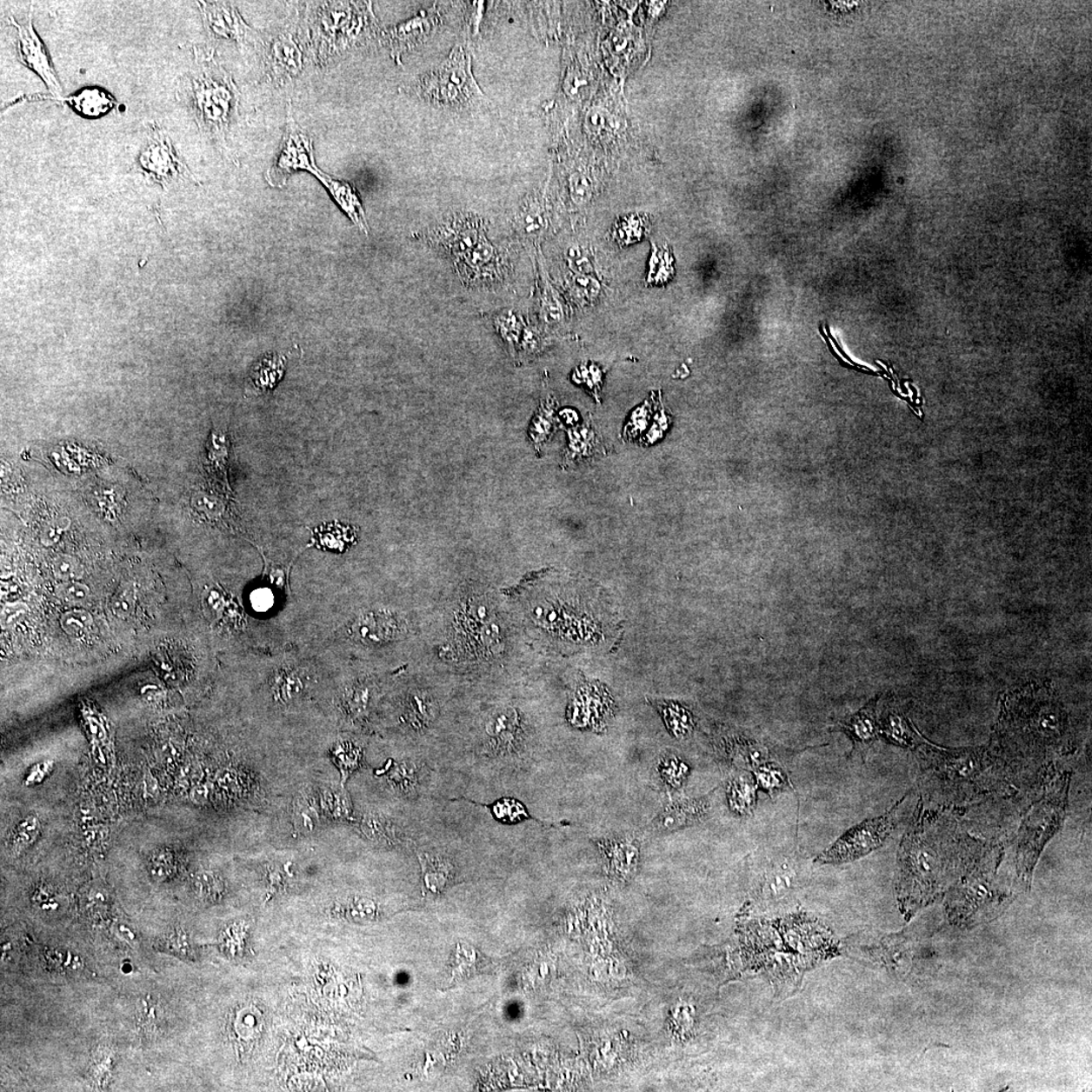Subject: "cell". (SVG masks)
I'll list each match as a JSON object with an SVG mask.
<instances>
[{
    "label": "cell",
    "mask_w": 1092,
    "mask_h": 1092,
    "mask_svg": "<svg viewBox=\"0 0 1092 1092\" xmlns=\"http://www.w3.org/2000/svg\"><path fill=\"white\" fill-rule=\"evenodd\" d=\"M949 845L930 819L916 815L898 854L897 899L905 916L927 907L944 891L951 860Z\"/></svg>",
    "instance_id": "obj_1"
},
{
    "label": "cell",
    "mask_w": 1092,
    "mask_h": 1092,
    "mask_svg": "<svg viewBox=\"0 0 1092 1092\" xmlns=\"http://www.w3.org/2000/svg\"><path fill=\"white\" fill-rule=\"evenodd\" d=\"M195 61L177 83L176 98L201 133L224 145L238 117L240 93L213 50L195 48Z\"/></svg>",
    "instance_id": "obj_2"
},
{
    "label": "cell",
    "mask_w": 1092,
    "mask_h": 1092,
    "mask_svg": "<svg viewBox=\"0 0 1092 1092\" xmlns=\"http://www.w3.org/2000/svg\"><path fill=\"white\" fill-rule=\"evenodd\" d=\"M410 91L428 103L454 108L468 107L483 97L471 72L470 55L463 46H456L436 70L416 80Z\"/></svg>",
    "instance_id": "obj_3"
},
{
    "label": "cell",
    "mask_w": 1092,
    "mask_h": 1092,
    "mask_svg": "<svg viewBox=\"0 0 1092 1092\" xmlns=\"http://www.w3.org/2000/svg\"><path fill=\"white\" fill-rule=\"evenodd\" d=\"M1069 781V775L1059 778L1023 822L1017 842V872L1028 882L1042 849L1062 822Z\"/></svg>",
    "instance_id": "obj_4"
},
{
    "label": "cell",
    "mask_w": 1092,
    "mask_h": 1092,
    "mask_svg": "<svg viewBox=\"0 0 1092 1092\" xmlns=\"http://www.w3.org/2000/svg\"><path fill=\"white\" fill-rule=\"evenodd\" d=\"M928 770L932 774L935 786L951 794L976 792L990 783L994 762L982 754L947 753L934 750L930 754Z\"/></svg>",
    "instance_id": "obj_5"
},
{
    "label": "cell",
    "mask_w": 1092,
    "mask_h": 1092,
    "mask_svg": "<svg viewBox=\"0 0 1092 1092\" xmlns=\"http://www.w3.org/2000/svg\"><path fill=\"white\" fill-rule=\"evenodd\" d=\"M897 802L896 806L885 815L876 818L869 819L847 831L845 835L840 837L834 845L819 855L815 860V863L818 864H842L858 860L864 856L872 853L884 845L889 839L893 831L896 829L899 823V816L901 811L899 808L903 802Z\"/></svg>",
    "instance_id": "obj_6"
},
{
    "label": "cell",
    "mask_w": 1092,
    "mask_h": 1092,
    "mask_svg": "<svg viewBox=\"0 0 1092 1092\" xmlns=\"http://www.w3.org/2000/svg\"><path fill=\"white\" fill-rule=\"evenodd\" d=\"M361 9L362 6L355 3H327L321 6L312 23L320 58L326 59L359 38L370 17V14H366L369 11Z\"/></svg>",
    "instance_id": "obj_7"
},
{
    "label": "cell",
    "mask_w": 1092,
    "mask_h": 1092,
    "mask_svg": "<svg viewBox=\"0 0 1092 1092\" xmlns=\"http://www.w3.org/2000/svg\"><path fill=\"white\" fill-rule=\"evenodd\" d=\"M486 237V221L471 213L452 214L421 234L422 240L428 246L450 259V262L463 256Z\"/></svg>",
    "instance_id": "obj_8"
},
{
    "label": "cell",
    "mask_w": 1092,
    "mask_h": 1092,
    "mask_svg": "<svg viewBox=\"0 0 1092 1092\" xmlns=\"http://www.w3.org/2000/svg\"><path fill=\"white\" fill-rule=\"evenodd\" d=\"M452 268L465 288L493 290L502 287L508 277V263L499 247L488 237L482 239L463 256L452 260Z\"/></svg>",
    "instance_id": "obj_9"
},
{
    "label": "cell",
    "mask_w": 1092,
    "mask_h": 1092,
    "mask_svg": "<svg viewBox=\"0 0 1092 1092\" xmlns=\"http://www.w3.org/2000/svg\"><path fill=\"white\" fill-rule=\"evenodd\" d=\"M136 163L142 172L160 184L165 185L179 178H192L170 136L156 122L146 123V142L136 157Z\"/></svg>",
    "instance_id": "obj_10"
},
{
    "label": "cell",
    "mask_w": 1092,
    "mask_h": 1092,
    "mask_svg": "<svg viewBox=\"0 0 1092 1092\" xmlns=\"http://www.w3.org/2000/svg\"><path fill=\"white\" fill-rule=\"evenodd\" d=\"M299 170H307L315 176L321 171L315 163L313 139L297 125L289 110L281 150L265 178L271 186L283 188L290 176Z\"/></svg>",
    "instance_id": "obj_11"
},
{
    "label": "cell",
    "mask_w": 1092,
    "mask_h": 1092,
    "mask_svg": "<svg viewBox=\"0 0 1092 1092\" xmlns=\"http://www.w3.org/2000/svg\"><path fill=\"white\" fill-rule=\"evenodd\" d=\"M33 6L23 23H17L14 17H10V23L16 30V49L21 63L34 71L47 85L54 97H60L62 86L56 74L51 60L33 24Z\"/></svg>",
    "instance_id": "obj_12"
},
{
    "label": "cell",
    "mask_w": 1092,
    "mask_h": 1092,
    "mask_svg": "<svg viewBox=\"0 0 1092 1092\" xmlns=\"http://www.w3.org/2000/svg\"><path fill=\"white\" fill-rule=\"evenodd\" d=\"M265 52V65L275 82L289 83L302 72L303 47L296 29L279 30L268 43Z\"/></svg>",
    "instance_id": "obj_13"
},
{
    "label": "cell",
    "mask_w": 1092,
    "mask_h": 1092,
    "mask_svg": "<svg viewBox=\"0 0 1092 1092\" xmlns=\"http://www.w3.org/2000/svg\"><path fill=\"white\" fill-rule=\"evenodd\" d=\"M609 876L625 882L634 877L641 861L642 843L632 834H616L595 841Z\"/></svg>",
    "instance_id": "obj_14"
},
{
    "label": "cell",
    "mask_w": 1092,
    "mask_h": 1092,
    "mask_svg": "<svg viewBox=\"0 0 1092 1092\" xmlns=\"http://www.w3.org/2000/svg\"><path fill=\"white\" fill-rule=\"evenodd\" d=\"M197 5L210 39L237 44L250 39L253 30L232 3L200 2Z\"/></svg>",
    "instance_id": "obj_15"
},
{
    "label": "cell",
    "mask_w": 1092,
    "mask_h": 1092,
    "mask_svg": "<svg viewBox=\"0 0 1092 1092\" xmlns=\"http://www.w3.org/2000/svg\"><path fill=\"white\" fill-rule=\"evenodd\" d=\"M487 740L482 752L491 758H503L517 752L520 746L521 724L517 710L505 707L496 710L485 723Z\"/></svg>",
    "instance_id": "obj_16"
},
{
    "label": "cell",
    "mask_w": 1092,
    "mask_h": 1092,
    "mask_svg": "<svg viewBox=\"0 0 1092 1092\" xmlns=\"http://www.w3.org/2000/svg\"><path fill=\"white\" fill-rule=\"evenodd\" d=\"M423 895L438 896L456 882V867L448 856L433 851H418Z\"/></svg>",
    "instance_id": "obj_17"
},
{
    "label": "cell",
    "mask_w": 1092,
    "mask_h": 1092,
    "mask_svg": "<svg viewBox=\"0 0 1092 1092\" xmlns=\"http://www.w3.org/2000/svg\"><path fill=\"white\" fill-rule=\"evenodd\" d=\"M572 709V722L576 727L580 722L581 728L601 729L609 716L612 706L609 695L603 689L590 687L581 689L576 695Z\"/></svg>",
    "instance_id": "obj_18"
},
{
    "label": "cell",
    "mask_w": 1092,
    "mask_h": 1092,
    "mask_svg": "<svg viewBox=\"0 0 1092 1092\" xmlns=\"http://www.w3.org/2000/svg\"><path fill=\"white\" fill-rule=\"evenodd\" d=\"M437 17L436 14H423L403 23L388 30L386 38L392 51L393 57L400 62L403 53L418 46L425 41L436 28Z\"/></svg>",
    "instance_id": "obj_19"
},
{
    "label": "cell",
    "mask_w": 1092,
    "mask_h": 1092,
    "mask_svg": "<svg viewBox=\"0 0 1092 1092\" xmlns=\"http://www.w3.org/2000/svg\"><path fill=\"white\" fill-rule=\"evenodd\" d=\"M709 809V802L706 798L682 800L663 809L651 825L660 833H669L703 821Z\"/></svg>",
    "instance_id": "obj_20"
},
{
    "label": "cell",
    "mask_w": 1092,
    "mask_h": 1092,
    "mask_svg": "<svg viewBox=\"0 0 1092 1092\" xmlns=\"http://www.w3.org/2000/svg\"><path fill=\"white\" fill-rule=\"evenodd\" d=\"M569 445L564 450L563 467H569L583 458L605 454L606 449L602 443L598 430L593 424L591 417L584 423L569 430Z\"/></svg>",
    "instance_id": "obj_21"
},
{
    "label": "cell",
    "mask_w": 1092,
    "mask_h": 1092,
    "mask_svg": "<svg viewBox=\"0 0 1092 1092\" xmlns=\"http://www.w3.org/2000/svg\"><path fill=\"white\" fill-rule=\"evenodd\" d=\"M319 181L326 186L330 192L334 200L339 204V207L344 210L351 221L362 230L365 234L369 233L368 222H366L364 210L361 200L356 194V190L352 188L350 183L336 181L330 176L322 170L316 176Z\"/></svg>",
    "instance_id": "obj_22"
},
{
    "label": "cell",
    "mask_w": 1092,
    "mask_h": 1092,
    "mask_svg": "<svg viewBox=\"0 0 1092 1092\" xmlns=\"http://www.w3.org/2000/svg\"><path fill=\"white\" fill-rule=\"evenodd\" d=\"M285 366V358L278 355H270L263 358L251 371L248 377L247 395L268 393L282 380Z\"/></svg>",
    "instance_id": "obj_23"
},
{
    "label": "cell",
    "mask_w": 1092,
    "mask_h": 1092,
    "mask_svg": "<svg viewBox=\"0 0 1092 1092\" xmlns=\"http://www.w3.org/2000/svg\"><path fill=\"white\" fill-rule=\"evenodd\" d=\"M55 101L70 105L79 115L98 117L107 115L116 107V101L107 91L97 88L86 89L70 97H51Z\"/></svg>",
    "instance_id": "obj_24"
},
{
    "label": "cell",
    "mask_w": 1092,
    "mask_h": 1092,
    "mask_svg": "<svg viewBox=\"0 0 1092 1092\" xmlns=\"http://www.w3.org/2000/svg\"><path fill=\"white\" fill-rule=\"evenodd\" d=\"M422 777V766L415 761L396 762L387 774L390 786L400 796L409 797L417 794Z\"/></svg>",
    "instance_id": "obj_25"
},
{
    "label": "cell",
    "mask_w": 1092,
    "mask_h": 1092,
    "mask_svg": "<svg viewBox=\"0 0 1092 1092\" xmlns=\"http://www.w3.org/2000/svg\"><path fill=\"white\" fill-rule=\"evenodd\" d=\"M353 630L364 643H380L395 636L396 623L386 614L370 613L359 619Z\"/></svg>",
    "instance_id": "obj_26"
},
{
    "label": "cell",
    "mask_w": 1092,
    "mask_h": 1092,
    "mask_svg": "<svg viewBox=\"0 0 1092 1092\" xmlns=\"http://www.w3.org/2000/svg\"><path fill=\"white\" fill-rule=\"evenodd\" d=\"M655 705L665 722L669 734L685 738L692 734L695 727L692 713L686 707L672 701H655Z\"/></svg>",
    "instance_id": "obj_27"
},
{
    "label": "cell",
    "mask_w": 1092,
    "mask_h": 1092,
    "mask_svg": "<svg viewBox=\"0 0 1092 1092\" xmlns=\"http://www.w3.org/2000/svg\"><path fill=\"white\" fill-rule=\"evenodd\" d=\"M314 532V542L319 548L333 551L346 550L356 539L353 527L339 523L322 525Z\"/></svg>",
    "instance_id": "obj_28"
},
{
    "label": "cell",
    "mask_w": 1092,
    "mask_h": 1092,
    "mask_svg": "<svg viewBox=\"0 0 1092 1092\" xmlns=\"http://www.w3.org/2000/svg\"><path fill=\"white\" fill-rule=\"evenodd\" d=\"M362 833L370 842L383 846H395L399 842L396 829L387 817L376 812H368L361 822Z\"/></svg>",
    "instance_id": "obj_29"
},
{
    "label": "cell",
    "mask_w": 1092,
    "mask_h": 1092,
    "mask_svg": "<svg viewBox=\"0 0 1092 1092\" xmlns=\"http://www.w3.org/2000/svg\"><path fill=\"white\" fill-rule=\"evenodd\" d=\"M729 808L736 815L747 816L755 809L756 788L753 782L741 777L732 779L728 787Z\"/></svg>",
    "instance_id": "obj_30"
},
{
    "label": "cell",
    "mask_w": 1092,
    "mask_h": 1092,
    "mask_svg": "<svg viewBox=\"0 0 1092 1092\" xmlns=\"http://www.w3.org/2000/svg\"><path fill=\"white\" fill-rule=\"evenodd\" d=\"M656 769L663 783L672 789H679L690 775L687 762L672 754L662 756Z\"/></svg>",
    "instance_id": "obj_31"
},
{
    "label": "cell",
    "mask_w": 1092,
    "mask_h": 1092,
    "mask_svg": "<svg viewBox=\"0 0 1092 1092\" xmlns=\"http://www.w3.org/2000/svg\"><path fill=\"white\" fill-rule=\"evenodd\" d=\"M494 327L499 337L514 355L523 334V327L518 316L512 311H503L494 316Z\"/></svg>",
    "instance_id": "obj_32"
},
{
    "label": "cell",
    "mask_w": 1092,
    "mask_h": 1092,
    "mask_svg": "<svg viewBox=\"0 0 1092 1092\" xmlns=\"http://www.w3.org/2000/svg\"><path fill=\"white\" fill-rule=\"evenodd\" d=\"M555 407L550 402L543 403L533 418L529 436L536 449L542 448L556 428Z\"/></svg>",
    "instance_id": "obj_33"
},
{
    "label": "cell",
    "mask_w": 1092,
    "mask_h": 1092,
    "mask_svg": "<svg viewBox=\"0 0 1092 1092\" xmlns=\"http://www.w3.org/2000/svg\"><path fill=\"white\" fill-rule=\"evenodd\" d=\"M436 709L432 700L423 695H415L408 703V721L416 729L428 728L436 717Z\"/></svg>",
    "instance_id": "obj_34"
},
{
    "label": "cell",
    "mask_w": 1092,
    "mask_h": 1092,
    "mask_svg": "<svg viewBox=\"0 0 1092 1092\" xmlns=\"http://www.w3.org/2000/svg\"><path fill=\"white\" fill-rule=\"evenodd\" d=\"M60 625L66 636L79 639L84 637L91 630L93 618L89 611L72 609L63 613L60 618Z\"/></svg>",
    "instance_id": "obj_35"
},
{
    "label": "cell",
    "mask_w": 1092,
    "mask_h": 1092,
    "mask_svg": "<svg viewBox=\"0 0 1092 1092\" xmlns=\"http://www.w3.org/2000/svg\"><path fill=\"white\" fill-rule=\"evenodd\" d=\"M136 606V590L132 583H123L117 587L110 600V609L117 618L126 620L132 616Z\"/></svg>",
    "instance_id": "obj_36"
},
{
    "label": "cell",
    "mask_w": 1092,
    "mask_h": 1092,
    "mask_svg": "<svg viewBox=\"0 0 1092 1092\" xmlns=\"http://www.w3.org/2000/svg\"><path fill=\"white\" fill-rule=\"evenodd\" d=\"M846 728L853 740L861 742L871 741L877 735L876 723L870 707L855 716Z\"/></svg>",
    "instance_id": "obj_37"
},
{
    "label": "cell",
    "mask_w": 1092,
    "mask_h": 1092,
    "mask_svg": "<svg viewBox=\"0 0 1092 1092\" xmlns=\"http://www.w3.org/2000/svg\"><path fill=\"white\" fill-rule=\"evenodd\" d=\"M191 507L200 516L214 520L225 510V503L218 495L198 491L191 498Z\"/></svg>",
    "instance_id": "obj_38"
},
{
    "label": "cell",
    "mask_w": 1092,
    "mask_h": 1092,
    "mask_svg": "<svg viewBox=\"0 0 1092 1092\" xmlns=\"http://www.w3.org/2000/svg\"><path fill=\"white\" fill-rule=\"evenodd\" d=\"M322 809L337 819L350 818L352 805L350 796L343 790H327L321 797Z\"/></svg>",
    "instance_id": "obj_39"
},
{
    "label": "cell",
    "mask_w": 1092,
    "mask_h": 1092,
    "mask_svg": "<svg viewBox=\"0 0 1092 1092\" xmlns=\"http://www.w3.org/2000/svg\"><path fill=\"white\" fill-rule=\"evenodd\" d=\"M40 833L38 818L30 816L17 825L14 836H11V846L15 852H22L37 840Z\"/></svg>",
    "instance_id": "obj_40"
},
{
    "label": "cell",
    "mask_w": 1092,
    "mask_h": 1092,
    "mask_svg": "<svg viewBox=\"0 0 1092 1092\" xmlns=\"http://www.w3.org/2000/svg\"><path fill=\"white\" fill-rule=\"evenodd\" d=\"M335 759H336L340 771L343 772L346 778L350 773L361 764L363 759V749L356 744L349 742L338 743L334 749Z\"/></svg>",
    "instance_id": "obj_41"
},
{
    "label": "cell",
    "mask_w": 1092,
    "mask_h": 1092,
    "mask_svg": "<svg viewBox=\"0 0 1092 1092\" xmlns=\"http://www.w3.org/2000/svg\"><path fill=\"white\" fill-rule=\"evenodd\" d=\"M53 574L61 582L79 581L83 576V564L77 557L61 554L52 563Z\"/></svg>",
    "instance_id": "obj_42"
},
{
    "label": "cell",
    "mask_w": 1092,
    "mask_h": 1092,
    "mask_svg": "<svg viewBox=\"0 0 1092 1092\" xmlns=\"http://www.w3.org/2000/svg\"><path fill=\"white\" fill-rule=\"evenodd\" d=\"M516 227L521 234L535 236L543 229V218L541 210L536 203H526L516 216Z\"/></svg>",
    "instance_id": "obj_43"
},
{
    "label": "cell",
    "mask_w": 1092,
    "mask_h": 1092,
    "mask_svg": "<svg viewBox=\"0 0 1092 1092\" xmlns=\"http://www.w3.org/2000/svg\"><path fill=\"white\" fill-rule=\"evenodd\" d=\"M56 595L68 604H83L90 598V589L79 581L61 582L55 590Z\"/></svg>",
    "instance_id": "obj_44"
},
{
    "label": "cell",
    "mask_w": 1092,
    "mask_h": 1092,
    "mask_svg": "<svg viewBox=\"0 0 1092 1092\" xmlns=\"http://www.w3.org/2000/svg\"><path fill=\"white\" fill-rule=\"evenodd\" d=\"M541 315L548 325H556L562 322L563 308L560 300L551 288H546L541 302Z\"/></svg>",
    "instance_id": "obj_45"
},
{
    "label": "cell",
    "mask_w": 1092,
    "mask_h": 1092,
    "mask_svg": "<svg viewBox=\"0 0 1092 1092\" xmlns=\"http://www.w3.org/2000/svg\"><path fill=\"white\" fill-rule=\"evenodd\" d=\"M493 810L495 816L505 822H519L529 817L524 806L512 799H502L494 805Z\"/></svg>",
    "instance_id": "obj_46"
},
{
    "label": "cell",
    "mask_w": 1092,
    "mask_h": 1092,
    "mask_svg": "<svg viewBox=\"0 0 1092 1092\" xmlns=\"http://www.w3.org/2000/svg\"><path fill=\"white\" fill-rule=\"evenodd\" d=\"M886 732L893 742L901 744V746L912 747L917 743L914 732L909 729V725L902 717H891Z\"/></svg>",
    "instance_id": "obj_47"
},
{
    "label": "cell",
    "mask_w": 1092,
    "mask_h": 1092,
    "mask_svg": "<svg viewBox=\"0 0 1092 1092\" xmlns=\"http://www.w3.org/2000/svg\"><path fill=\"white\" fill-rule=\"evenodd\" d=\"M296 822L303 831H313L318 822V812L312 800L302 798L296 805Z\"/></svg>",
    "instance_id": "obj_48"
},
{
    "label": "cell",
    "mask_w": 1092,
    "mask_h": 1092,
    "mask_svg": "<svg viewBox=\"0 0 1092 1092\" xmlns=\"http://www.w3.org/2000/svg\"><path fill=\"white\" fill-rule=\"evenodd\" d=\"M756 776L759 785L770 793L784 789L788 785L785 776L773 766L762 767Z\"/></svg>",
    "instance_id": "obj_49"
},
{
    "label": "cell",
    "mask_w": 1092,
    "mask_h": 1092,
    "mask_svg": "<svg viewBox=\"0 0 1092 1092\" xmlns=\"http://www.w3.org/2000/svg\"><path fill=\"white\" fill-rule=\"evenodd\" d=\"M71 521L68 517H58L50 521L43 529L41 533V543L43 545L53 546L60 542L63 533L70 529Z\"/></svg>",
    "instance_id": "obj_50"
},
{
    "label": "cell",
    "mask_w": 1092,
    "mask_h": 1092,
    "mask_svg": "<svg viewBox=\"0 0 1092 1092\" xmlns=\"http://www.w3.org/2000/svg\"><path fill=\"white\" fill-rule=\"evenodd\" d=\"M569 290L576 299L590 300L598 294L599 284L594 279L576 275L572 278L569 283Z\"/></svg>",
    "instance_id": "obj_51"
},
{
    "label": "cell",
    "mask_w": 1092,
    "mask_h": 1092,
    "mask_svg": "<svg viewBox=\"0 0 1092 1092\" xmlns=\"http://www.w3.org/2000/svg\"><path fill=\"white\" fill-rule=\"evenodd\" d=\"M175 863L173 855L166 849H160L152 856L150 861V870L154 877L157 879L165 878L169 875Z\"/></svg>",
    "instance_id": "obj_52"
},
{
    "label": "cell",
    "mask_w": 1092,
    "mask_h": 1092,
    "mask_svg": "<svg viewBox=\"0 0 1092 1092\" xmlns=\"http://www.w3.org/2000/svg\"><path fill=\"white\" fill-rule=\"evenodd\" d=\"M301 691L302 685L299 679L291 677V676L283 679V682L278 681L276 688V697L283 702H289V701L296 698Z\"/></svg>",
    "instance_id": "obj_53"
},
{
    "label": "cell",
    "mask_w": 1092,
    "mask_h": 1092,
    "mask_svg": "<svg viewBox=\"0 0 1092 1092\" xmlns=\"http://www.w3.org/2000/svg\"><path fill=\"white\" fill-rule=\"evenodd\" d=\"M477 961H479V958H477V952H475L471 959H468L463 958L461 951H458L456 964L454 968V977H452V980L465 979L469 977L471 974L476 973V971L477 972V967H476Z\"/></svg>",
    "instance_id": "obj_54"
},
{
    "label": "cell",
    "mask_w": 1092,
    "mask_h": 1092,
    "mask_svg": "<svg viewBox=\"0 0 1092 1092\" xmlns=\"http://www.w3.org/2000/svg\"><path fill=\"white\" fill-rule=\"evenodd\" d=\"M252 604L257 610L264 611L273 604V596L269 591L258 590L251 596Z\"/></svg>",
    "instance_id": "obj_55"
}]
</instances>
